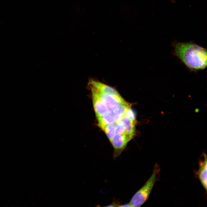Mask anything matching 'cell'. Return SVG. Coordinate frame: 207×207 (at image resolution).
<instances>
[{
  "label": "cell",
  "instance_id": "1",
  "mask_svg": "<svg viewBox=\"0 0 207 207\" xmlns=\"http://www.w3.org/2000/svg\"><path fill=\"white\" fill-rule=\"evenodd\" d=\"M175 55L190 69L198 70L207 66L206 49L191 42L173 43Z\"/></svg>",
  "mask_w": 207,
  "mask_h": 207
},
{
  "label": "cell",
  "instance_id": "2",
  "mask_svg": "<svg viewBox=\"0 0 207 207\" xmlns=\"http://www.w3.org/2000/svg\"><path fill=\"white\" fill-rule=\"evenodd\" d=\"M160 167L156 164L152 174L144 185L133 196L129 203L131 207H139L147 200L160 171Z\"/></svg>",
  "mask_w": 207,
  "mask_h": 207
},
{
  "label": "cell",
  "instance_id": "3",
  "mask_svg": "<svg viewBox=\"0 0 207 207\" xmlns=\"http://www.w3.org/2000/svg\"><path fill=\"white\" fill-rule=\"evenodd\" d=\"M94 88L101 99L105 105L108 113L112 114L118 105L126 102L120 95L117 96L103 93Z\"/></svg>",
  "mask_w": 207,
  "mask_h": 207
},
{
  "label": "cell",
  "instance_id": "4",
  "mask_svg": "<svg viewBox=\"0 0 207 207\" xmlns=\"http://www.w3.org/2000/svg\"><path fill=\"white\" fill-rule=\"evenodd\" d=\"M132 138L125 134H116L110 142L114 149L113 157L116 159L120 155Z\"/></svg>",
  "mask_w": 207,
  "mask_h": 207
},
{
  "label": "cell",
  "instance_id": "5",
  "mask_svg": "<svg viewBox=\"0 0 207 207\" xmlns=\"http://www.w3.org/2000/svg\"><path fill=\"white\" fill-rule=\"evenodd\" d=\"M91 90L93 106L97 118L108 112L107 108L98 95L95 89L91 86Z\"/></svg>",
  "mask_w": 207,
  "mask_h": 207
},
{
  "label": "cell",
  "instance_id": "6",
  "mask_svg": "<svg viewBox=\"0 0 207 207\" xmlns=\"http://www.w3.org/2000/svg\"><path fill=\"white\" fill-rule=\"evenodd\" d=\"M203 159L199 162V168L195 172L202 186L207 190V157L205 153L203 154Z\"/></svg>",
  "mask_w": 207,
  "mask_h": 207
},
{
  "label": "cell",
  "instance_id": "7",
  "mask_svg": "<svg viewBox=\"0 0 207 207\" xmlns=\"http://www.w3.org/2000/svg\"><path fill=\"white\" fill-rule=\"evenodd\" d=\"M90 83L91 86L102 93L115 95H120L115 89L99 81L92 80Z\"/></svg>",
  "mask_w": 207,
  "mask_h": 207
},
{
  "label": "cell",
  "instance_id": "8",
  "mask_svg": "<svg viewBox=\"0 0 207 207\" xmlns=\"http://www.w3.org/2000/svg\"><path fill=\"white\" fill-rule=\"evenodd\" d=\"M130 108V106L126 102L118 105L114 110L112 113L114 115L115 122L121 120V118L124 116L125 114Z\"/></svg>",
  "mask_w": 207,
  "mask_h": 207
},
{
  "label": "cell",
  "instance_id": "9",
  "mask_svg": "<svg viewBox=\"0 0 207 207\" xmlns=\"http://www.w3.org/2000/svg\"><path fill=\"white\" fill-rule=\"evenodd\" d=\"M121 123L124 127L126 135L132 138L135 132V122L131 121L124 116L121 119Z\"/></svg>",
  "mask_w": 207,
  "mask_h": 207
},
{
  "label": "cell",
  "instance_id": "10",
  "mask_svg": "<svg viewBox=\"0 0 207 207\" xmlns=\"http://www.w3.org/2000/svg\"><path fill=\"white\" fill-rule=\"evenodd\" d=\"M99 126L115 123L114 117L113 114L108 112L105 115L97 118Z\"/></svg>",
  "mask_w": 207,
  "mask_h": 207
},
{
  "label": "cell",
  "instance_id": "11",
  "mask_svg": "<svg viewBox=\"0 0 207 207\" xmlns=\"http://www.w3.org/2000/svg\"><path fill=\"white\" fill-rule=\"evenodd\" d=\"M99 127L106 133L111 142L116 134L115 125L113 124H109Z\"/></svg>",
  "mask_w": 207,
  "mask_h": 207
},
{
  "label": "cell",
  "instance_id": "12",
  "mask_svg": "<svg viewBox=\"0 0 207 207\" xmlns=\"http://www.w3.org/2000/svg\"><path fill=\"white\" fill-rule=\"evenodd\" d=\"M114 124L115 126L116 134L126 135L124 127L121 123H115Z\"/></svg>",
  "mask_w": 207,
  "mask_h": 207
},
{
  "label": "cell",
  "instance_id": "13",
  "mask_svg": "<svg viewBox=\"0 0 207 207\" xmlns=\"http://www.w3.org/2000/svg\"><path fill=\"white\" fill-rule=\"evenodd\" d=\"M124 116L130 120L136 122L135 116V113L131 108H129L126 111Z\"/></svg>",
  "mask_w": 207,
  "mask_h": 207
},
{
  "label": "cell",
  "instance_id": "14",
  "mask_svg": "<svg viewBox=\"0 0 207 207\" xmlns=\"http://www.w3.org/2000/svg\"><path fill=\"white\" fill-rule=\"evenodd\" d=\"M199 109L198 108H195V111L196 113H198L199 112Z\"/></svg>",
  "mask_w": 207,
  "mask_h": 207
}]
</instances>
